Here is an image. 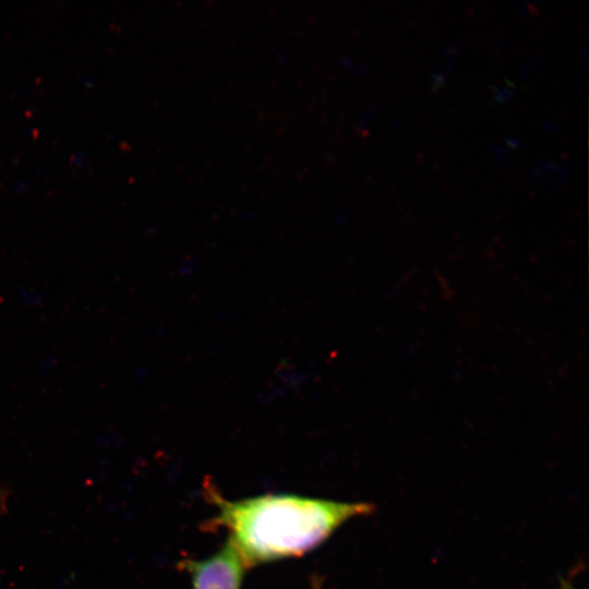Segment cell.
Returning <instances> with one entry per match:
<instances>
[{
	"label": "cell",
	"mask_w": 589,
	"mask_h": 589,
	"mask_svg": "<svg viewBox=\"0 0 589 589\" xmlns=\"http://www.w3.org/2000/svg\"><path fill=\"white\" fill-rule=\"evenodd\" d=\"M207 497L217 513L211 525L229 532L245 567L299 556L326 540L346 521L373 512L364 502H339L292 494L230 501L214 486Z\"/></svg>",
	"instance_id": "6da1fadb"
},
{
	"label": "cell",
	"mask_w": 589,
	"mask_h": 589,
	"mask_svg": "<svg viewBox=\"0 0 589 589\" xmlns=\"http://www.w3.org/2000/svg\"><path fill=\"white\" fill-rule=\"evenodd\" d=\"M244 567L229 540L211 557L187 562L193 589H240Z\"/></svg>",
	"instance_id": "7a4b0ae2"
},
{
	"label": "cell",
	"mask_w": 589,
	"mask_h": 589,
	"mask_svg": "<svg viewBox=\"0 0 589 589\" xmlns=\"http://www.w3.org/2000/svg\"><path fill=\"white\" fill-rule=\"evenodd\" d=\"M561 589H577V588H575L572 585L563 581L562 585H561Z\"/></svg>",
	"instance_id": "3957f363"
},
{
	"label": "cell",
	"mask_w": 589,
	"mask_h": 589,
	"mask_svg": "<svg viewBox=\"0 0 589 589\" xmlns=\"http://www.w3.org/2000/svg\"><path fill=\"white\" fill-rule=\"evenodd\" d=\"M4 507V496L2 492L0 491V513L3 510Z\"/></svg>",
	"instance_id": "277c9868"
},
{
	"label": "cell",
	"mask_w": 589,
	"mask_h": 589,
	"mask_svg": "<svg viewBox=\"0 0 589 589\" xmlns=\"http://www.w3.org/2000/svg\"><path fill=\"white\" fill-rule=\"evenodd\" d=\"M313 589H320V588H318V586H317V585H315Z\"/></svg>",
	"instance_id": "5b68a950"
}]
</instances>
